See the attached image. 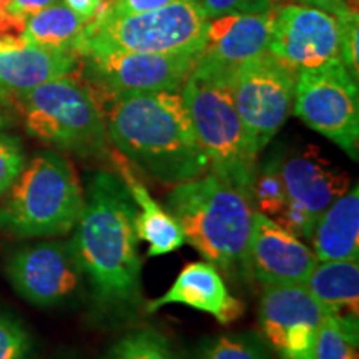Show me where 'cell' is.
Instances as JSON below:
<instances>
[{"label":"cell","mask_w":359,"mask_h":359,"mask_svg":"<svg viewBox=\"0 0 359 359\" xmlns=\"http://www.w3.org/2000/svg\"><path fill=\"white\" fill-rule=\"evenodd\" d=\"M185 304L198 311L212 314L222 325L240 320L245 313V304L228 291L222 273L210 262H195L187 264L167 293L148 302V313L158 311L167 304Z\"/></svg>","instance_id":"18"},{"label":"cell","mask_w":359,"mask_h":359,"mask_svg":"<svg viewBox=\"0 0 359 359\" xmlns=\"http://www.w3.org/2000/svg\"><path fill=\"white\" fill-rule=\"evenodd\" d=\"M79 69L77 52L39 47L27 42L24 35L0 37V100L11 105L40 85Z\"/></svg>","instance_id":"17"},{"label":"cell","mask_w":359,"mask_h":359,"mask_svg":"<svg viewBox=\"0 0 359 359\" xmlns=\"http://www.w3.org/2000/svg\"><path fill=\"white\" fill-rule=\"evenodd\" d=\"M296 74L269 52L233 72L228 85L235 109L259 155L293 110Z\"/></svg>","instance_id":"10"},{"label":"cell","mask_w":359,"mask_h":359,"mask_svg":"<svg viewBox=\"0 0 359 359\" xmlns=\"http://www.w3.org/2000/svg\"><path fill=\"white\" fill-rule=\"evenodd\" d=\"M34 341L24 323L0 311V359H32Z\"/></svg>","instance_id":"27"},{"label":"cell","mask_w":359,"mask_h":359,"mask_svg":"<svg viewBox=\"0 0 359 359\" xmlns=\"http://www.w3.org/2000/svg\"><path fill=\"white\" fill-rule=\"evenodd\" d=\"M4 271L15 293L39 308L70 302L85 281L70 241L20 246L7 258Z\"/></svg>","instance_id":"12"},{"label":"cell","mask_w":359,"mask_h":359,"mask_svg":"<svg viewBox=\"0 0 359 359\" xmlns=\"http://www.w3.org/2000/svg\"><path fill=\"white\" fill-rule=\"evenodd\" d=\"M286 201V188L281 175V151H275L258 163L251 188V205L257 206V212L276 222L285 212Z\"/></svg>","instance_id":"23"},{"label":"cell","mask_w":359,"mask_h":359,"mask_svg":"<svg viewBox=\"0 0 359 359\" xmlns=\"http://www.w3.org/2000/svg\"><path fill=\"white\" fill-rule=\"evenodd\" d=\"M30 137L88 158L109 150L105 115L79 72L50 80L15 102Z\"/></svg>","instance_id":"6"},{"label":"cell","mask_w":359,"mask_h":359,"mask_svg":"<svg viewBox=\"0 0 359 359\" xmlns=\"http://www.w3.org/2000/svg\"><path fill=\"white\" fill-rule=\"evenodd\" d=\"M57 2H60V0H12L8 12L12 15L19 17V19L27 20V17L34 15V13L43 11V8L50 7Z\"/></svg>","instance_id":"32"},{"label":"cell","mask_w":359,"mask_h":359,"mask_svg":"<svg viewBox=\"0 0 359 359\" xmlns=\"http://www.w3.org/2000/svg\"><path fill=\"white\" fill-rule=\"evenodd\" d=\"M193 359H271V351L263 336L248 331L203 341Z\"/></svg>","instance_id":"25"},{"label":"cell","mask_w":359,"mask_h":359,"mask_svg":"<svg viewBox=\"0 0 359 359\" xmlns=\"http://www.w3.org/2000/svg\"><path fill=\"white\" fill-rule=\"evenodd\" d=\"M293 111L309 128L338 145L349 158L358 160V80L341 60L296 74Z\"/></svg>","instance_id":"8"},{"label":"cell","mask_w":359,"mask_h":359,"mask_svg":"<svg viewBox=\"0 0 359 359\" xmlns=\"http://www.w3.org/2000/svg\"><path fill=\"white\" fill-rule=\"evenodd\" d=\"M173 2H177V0H114L110 4H103L95 19L97 17H123L135 15V13H145Z\"/></svg>","instance_id":"31"},{"label":"cell","mask_w":359,"mask_h":359,"mask_svg":"<svg viewBox=\"0 0 359 359\" xmlns=\"http://www.w3.org/2000/svg\"><path fill=\"white\" fill-rule=\"evenodd\" d=\"M103 359H180L167 336L151 327L130 331L107 351Z\"/></svg>","instance_id":"26"},{"label":"cell","mask_w":359,"mask_h":359,"mask_svg":"<svg viewBox=\"0 0 359 359\" xmlns=\"http://www.w3.org/2000/svg\"><path fill=\"white\" fill-rule=\"evenodd\" d=\"M358 330L354 318L326 314L318 331L313 359H359Z\"/></svg>","instance_id":"24"},{"label":"cell","mask_w":359,"mask_h":359,"mask_svg":"<svg viewBox=\"0 0 359 359\" xmlns=\"http://www.w3.org/2000/svg\"><path fill=\"white\" fill-rule=\"evenodd\" d=\"M137 210L118 173L100 170L90 178L70 245L95 311L107 320H127L143 303Z\"/></svg>","instance_id":"1"},{"label":"cell","mask_w":359,"mask_h":359,"mask_svg":"<svg viewBox=\"0 0 359 359\" xmlns=\"http://www.w3.org/2000/svg\"><path fill=\"white\" fill-rule=\"evenodd\" d=\"M203 8L206 19L212 20L235 13H269L273 12L275 0H196Z\"/></svg>","instance_id":"30"},{"label":"cell","mask_w":359,"mask_h":359,"mask_svg":"<svg viewBox=\"0 0 359 359\" xmlns=\"http://www.w3.org/2000/svg\"><path fill=\"white\" fill-rule=\"evenodd\" d=\"M64 4L88 24L100 12L103 0H64Z\"/></svg>","instance_id":"34"},{"label":"cell","mask_w":359,"mask_h":359,"mask_svg":"<svg viewBox=\"0 0 359 359\" xmlns=\"http://www.w3.org/2000/svg\"><path fill=\"white\" fill-rule=\"evenodd\" d=\"M273 12L235 13L208 20L195 70L230 80L238 67L268 52Z\"/></svg>","instance_id":"16"},{"label":"cell","mask_w":359,"mask_h":359,"mask_svg":"<svg viewBox=\"0 0 359 359\" xmlns=\"http://www.w3.org/2000/svg\"><path fill=\"white\" fill-rule=\"evenodd\" d=\"M182 97L210 172L251 201L258 154L235 109L228 79L193 69Z\"/></svg>","instance_id":"5"},{"label":"cell","mask_w":359,"mask_h":359,"mask_svg":"<svg viewBox=\"0 0 359 359\" xmlns=\"http://www.w3.org/2000/svg\"><path fill=\"white\" fill-rule=\"evenodd\" d=\"M258 316L263 339L281 359H313L326 313L304 283L263 286Z\"/></svg>","instance_id":"14"},{"label":"cell","mask_w":359,"mask_h":359,"mask_svg":"<svg viewBox=\"0 0 359 359\" xmlns=\"http://www.w3.org/2000/svg\"><path fill=\"white\" fill-rule=\"evenodd\" d=\"M339 58L341 64L353 75V79L359 77V15L358 8H348L346 12L339 13Z\"/></svg>","instance_id":"29"},{"label":"cell","mask_w":359,"mask_h":359,"mask_svg":"<svg viewBox=\"0 0 359 359\" xmlns=\"http://www.w3.org/2000/svg\"><path fill=\"white\" fill-rule=\"evenodd\" d=\"M339 24L333 13L296 2H278L268 52L294 74L339 58Z\"/></svg>","instance_id":"13"},{"label":"cell","mask_w":359,"mask_h":359,"mask_svg":"<svg viewBox=\"0 0 359 359\" xmlns=\"http://www.w3.org/2000/svg\"><path fill=\"white\" fill-rule=\"evenodd\" d=\"M111 158L116 165V173L123 180L125 187L128 188L135 205L142 210V212L137 210L135 230H137L138 240L145 241L148 245V257H161V255L182 248L185 245V236H183L180 224L167 212V208L150 195L148 188L137 178L132 165L123 155L114 151Z\"/></svg>","instance_id":"19"},{"label":"cell","mask_w":359,"mask_h":359,"mask_svg":"<svg viewBox=\"0 0 359 359\" xmlns=\"http://www.w3.org/2000/svg\"><path fill=\"white\" fill-rule=\"evenodd\" d=\"M206 19L196 0H177L156 11L123 17H97L85 25L75 52L123 50L183 55L200 53Z\"/></svg>","instance_id":"7"},{"label":"cell","mask_w":359,"mask_h":359,"mask_svg":"<svg viewBox=\"0 0 359 359\" xmlns=\"http://www.w3.org/2000/svg\"><path fill=\"white\" fill-rule=\"evenodd\" d=\"M79 74L97 100L150 92H178L195 69L198 53L163 55L123 50L79 53Z\"/></svg>","instance_id":"9"},{"label":"cell","mask_w":359,"mask_h":359,"mask_svg":"<svg viewBox=\"0 0 359 359\" xmlns=\"http://www.w3.org/2000/svg\"><path fill=\"white\" fill-rule=\"evenodd\" d=\"M11 103L0 100V130H6L7 127H11L13 118L11 114Z\"/></svg>","instance_id":"35"},{"label":"cell","mask_w":359,"mask_h":359,"mask_svg":"<svg viewBox=\"0 0 359 359\" xmlns=\"http://www.w3.org/2000/svg\"><path fill=\"white\" fill-rule=\"evenodd\" d=\"M85 25L87 22L80 19L64 2H57L27 17L22 35L27 42L39 47L75 52Z\"/></svg>","instance_id":"22"},{"label":"cell","mask_w":359,"mask_h":359,"mask_svg":"<svg viewBox=\"0 0 359 359\" xmlns=\"http://www.w3.org/2000/svg\"><path fill=\"white\" fill-rule=\"evenodd\" d=\"M98 103L116 151L147 177L175 187L210 172L182 90L133 93Z\"/></svg>","instance_id":"2"},{"label":"cell","mask_w":359,"mask_h":359,"mask_svg":"<svg viewBox=\"0 0 359 359\" xmlns=\"http://www.w3.org/2000/svg\"><path fill=\"white\" fill-rule=\"evenodd\" d=\"M354 2H356V0H354Z\"/></svg>","instance_id":"37"},{"label":"cell","mask_w":359,"mask_h":359,"mask_svg":"<svg viewBox=\"0 0 359 359\" xmlns=\"http://www.w3.org/2000/svg\"><path fill=\"white\" fill-rule=\"evenodd\" d=\"M110 2H114V0H103V4H110Z\"/></svg>","instance_id":"36"},{"label":"cell","mask_w":359,"mask_h":359,"mask_svg":"<svg viewBox=\"0 0 359 359\" xmlns=\"http://www.w3.org/2000/svg\"><path fill=\"white\" fill-rule=\"evenodd\" d=\"M304 286L326 314L358 320L359 259L318 262Z\"/></svg>","instance_id":"21"},{"label":"cell","mask_w":359,"mask_h":359,"mask_svg":"<svg viewBox=\"0 0 359 359\" xmlns=\"http://www.w3.org/2000/svg\"><path fill=\"white\" fill-rule=\"evenodd\" d=\"M85 191L75 170L55 151L27 161L0 203V231L13 238H52L72 231Z\"/></svg>","instance_id":"4"},{"label":"cell","mask_w":359,"mask_h":359,"mask_svg":"<svg viewBox=\"0 0 359 359\" xmlns=\"http://www.w3.org/2000/svg\"><path fill=\"white\" fill-rule=\"evenodd\" d=\"M246 273L263 286L303 285L318 258L306 241L266 215L253 210L246 248Z\"/></svg>","instance_id":"15"},{"label":"cell","mask_w":359,"mask_h":359,"mask_svg":"<svg viewBox=\"0 0 359 359\" xmlns=\"http://www.w3.org/2000/svg\"><path fill=\"white\" fill-rule=\"evenodd\" d=\"M165 208L182 228L185 243L228 278L246 273L253 205L241 191L206 172L178 183L165 198Z\"/></svg>","instance_id":"3"},{"label":"cell","mask_w":359,"mask_h":359,"mask_svg":"<svg viewBox=\"0 0 359 359\" xmlns=\"http://www.w3.org/2000/svg\"><path fill=\"white\" fill-rule=\"evenodd\" d=\"M25 163L27 156L20 138L0 130V198L13 185Z\"/></svg>","instance_id":"28"},{"label":"cell","mask_w":359,"mask_h":359,"mask_svg":"<svg viewBox=\"0 0 359 359\" xmlns=\"http://www.w3.org/2000/svg\"><path fill=\"white\" fill-rule=\"evenodd\" d=\"M313 251L318 262L359 259V187L333 201L318 218L311 235Z\"/></svg>","instance_id":"20"},{"label":"cell","mask_w":359,"mask_h":359,"mask_svg":"<svg viewBox=\"0 0 359 359\" xmlns=\"http://www.w3.org/2000/svg\"><path fill=\"white\" fill-rule=\"evenodd\" d=\"M275 2H283V0H275ZM296 4H304V6H311L321 11H326L338 17L339 13L346 12L348 8H358V2H351V0H294Z\"/></svg>","instance_id":"33"},{"label":"cell","mask_w":359,"mask_h":359,"mask_svg":"<svg viewBox=\"0 0 359 359\" xmlns=\"http://www.w3.org/2000/svg\"><path fill=\"white\" fill-rule=\"evenodd\" d=\"M281 175L288 201L276 222L303 241H309L318 218L348 191L351 180L313 145L281 151Z\"/></svg>","instance_id":"11"}]
</instances>
